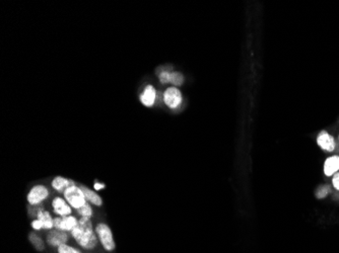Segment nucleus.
<instances>
[{
	"label": "nucleus",
	"instance_id": "f03ea898",
	"mask_svg": "<svg viewBox=\"0 0 339 253\" xmlns=\"http://www.w3.org/2000/svg\"><path fill=\"white\" fill-rule=\"evenodd\" d=\"M96 234L99 238L100 243L106 251H113L116 248L114 235L111 228L106 223H99L96 226Z\"/></svg>",
	"mask_w": 339,
	"mask_h": 253
},
{
	"label": "nucleus",
	"instance_id": "f257e3e1",
	"mask_svg": "<svg viewBox=\"0 0 339 253\" xmlns=\"http://www.w3.org/2000/svg\"><path fill=\"white\" fill-rule=\"evenodd\" d=\"M71 235L76 243L86 250L95 249L99 242L91 218H80L76 227L71 231Z\"/></svg>",
	"mask_w": 339,
	"mask_h": 253
},
{
	"label": "nucleus",
	"instance_id": "4468645a",
	"mask_svg": "<svg viewBox=\"0 0 339 253\" xmlns=\"http://www.w3.org/2000/svg\"><path fill=\"white\" fill-rule=\"evenodd\" d=\"M37 219L41 222L43 229L45 230H51L54 228V219L52 218L51 214L46 211V210H42L38 216Z\"/></svg>",
	"mask_w": 339,
	"mask_h": 253
},
{
	"label": "nucleus",
	"instance_id": "aec40b11",
	"mask_svg": "<svg viewBox=\"0 0 339 253\" xmlns=\"http://www.w3.org/2000/svg\"><path fill=\"white\" fill-rule=\"evenodd\" d=\"M169 77H171V72H169L167 69L162 70V71L158 74L159 81H160L162 84H166V83H168V82H169Z\"/></svg>",
	"mask_w": 339,
	"mask_h": 253
},
{
	"label": "nucleus",
	"instance_id": "f3484780",
	"mask_svg": "<svg viewBox=\"0 0 339 253\" xmlns=\"http://www.w3.org/2000/svg\"><path fill=\"white\" fill-rule=\"evenodd\" d=\"M184 82V76L180 72H171V77H169V83L174 84L175 86H180Z\"/></svg>",
	"mask_w": 339,
	"mask_h": 253
},
{
	"label": "nucleus",
	"instance_id": "dca6fc26",
	"mask_svg": "<svg viewBox=\"0 0 339 253\" xmlns=\"http://www.w3.org/2000/svg\"><path fill=\"white\" fill-rule=\"evenodd\" d=\"M75 211L80 216V218H92L93 216V209L89 201L84 206H82L80 209L75 210Z\"/></svg>",
	"mask_w": 339,
	"mask_h": 253
},
{
	"label": "nucleus",
	"instance_id": "423d86ee",
	"mask_svg": "<svg viewBox=\"0 0 339 253\" xmlns=\"http://www.w3.org/2000/svg\"><path fill=\"white\" fill-rule=\"evenodd\" d=\"M46 240H47L48 245L58 248L59 246L67 243L68 235L64 231H60L58 229L53 228V229L49 230Z\"/></svg>",
	"mask_w": 339,
	"mask_h": 253
},
{
	"label": "nucleus",
	"instance_id": "2eb2a0df",
	"mask_svg": "<svg viewBox=\"0 0 339 253\" xmlns=\"http://www.w3.org/2000/svg\"><path fill=\"white\" fill-rule=\"evenodd\" d=\"M29 241L32 243V245L35 247L37 251H44L45 250V242L42 240L40 236H38L35 232L29 233Z\"/></svg>",
	"mask_w": 339,
	"mask_h": 253
},
{
	"label": "nucleus",
	"instance_id": "9b49d317",
	"mask_svg": "<svg viewBox=\"0 0 339 253\" xmlns=\"http://www.w3.org/2000/svg\"><path fill=\"white\" fill-rule=\"evenodd\" d=\"M155 98H156V90L152 85H147L144 90L142 91V93L139 96V99L141 102V104L147 108H150L154 105L155 103Z\"/></svg>",
	"mask_w": 339,
	"mask_h": 253
},
{
	"label": "nucleus",
	"instance_id": "4be33fe9",
	"mask_svg": "<svg viewBox=\"0 0 339 253\" xmlns=\"http://www.w3.org/2000/svg\"><path fill=\"white\" fill-rule=\"evenodd\" d=\"M332 185L339 192V171L332 176Z\"/></svg>",
	"mask_w": 339,
	"mask_h": 253
},
{
	"label": "nucleus",
	"instance_id": "0eeeda50",
	"mask_svg": "<svg viewBox=\"0 0 339 253\" xmlns=\"http://www.w3.org/2000/svg\"><path fill=\"white\" fill-rule=\"evenodd\" d=\"M78 220L74 216L56 217L54 219V228L64 232H71L77 225Z\"/></svg>",
	"mask_w": 339,
	"mask_h": 253
},
{
	"label": "nucleus",
	"instance_id": "9d476101",
	"mask_svg": "<svg viewBox=\"0 0 339 253\" xmlns=\"http://www.w3.org/2000/svg\"><path fill=\"white\" fill-rule=\"evenodd\" d=\"M339 171V156L333 155L328 157L323 165V172L326 176L331 177Z\"/></svg>",
	"mask_w": 339,
	"mask_h": 253
},
{
	"label": "nucleus",
	"instance_id": "f8f14e48",
	"mask_svg": "<svg viewBox=\"0 0 339 253\" xmlns=\"http://www.w3.org/2000/svg\"><path fill=\"white\" fill-rule=\"evenodd\" d=\"M53 189H55L56 191L63 193L68 187L75 185V182L72 179H68L66 177L63 176H56L51 183Z\"/></svg>",
	"mask_w": 339,
	"mask_h": 253
},
{
	"label": "nucleus",
	"instance_id": "393cba45",
	"mask_svg": "<svg viewBox=\"0 0 339 253\" xmlns=\"http://www.w3.org/2000/svg\"><path fill=\"white\" fill-rule=\"evenodd\" d=\"M338 141H339V136H338Z\"/></svg>",
	"mask_w": 339,
	"mask_h": 253
},
{
	"label": "nucleus",
	"instance_id": "b1692460",
	"mask_svg": "<svg viewBox=\"0 0 339 253\" xmlns=\"http://www.w3.org/2000/svg\"><path fill=\"white\" fill-rule=\"evenodd\" d=\"M105 187H106V185H105L104 183L99 182V181H96L95 184H94V188L96 189V191H97V190H101V189H103V188H105Z\"/></svg>",
	"mask_w": 339,
	"mask_h": 253
},
{
	"label": "nucleus",
	"instance_id": "6e6552de",
	"mask_svg": "<svg viewBox=\"0 0 339 253\" xmlns=\"http://www.w3.org/2000/svg\"><path fill=\"white\" fill-rule=\"evenodd\" d=\"M317 144L322 150L326 152H333L336 148V142L334 137L326 131H322L319 133V135L317 136Z\"/></svg>",
	"mask_w": 339,
	"mask_h": 253
},
{
	"label": "nucleus",
	"instance_id": "39448f33",
	"mask_svg": "<svg viewBox=\"0 0 339 253\" xmlns=\"http://www.w3.org/2000/svg\"><path fill=\"white\" fill-rule=\"evenodd\" d=\"M163 102L169 109H177L182 104V93L177 87H168L163 93Z\"/></svg>",
	"mask_w": 339,
	"mask_h": 253
},
{
	"label": "nucleus",
	"instance_id": "5701e85b",
	"mask_svg": "<svg viewBox=\"0 0 339 253\" xmlns=\"http://www.w3.org/2000/svg\"><path fill=\"white\" fill-rule=\"evenodd\" d=\"M32 228H33L34 230H36V231L43 229V227H42V224H41V222H40L38 219H35V220H33V222H32Z\"/></svg>",
	"mask_w": 339,
	"mask_h": 253
},
{
	"label": "nucleus",
	"instance_id": "412c9836",
	"mask_svg": "<svg viewBox=\"0 0 339 253\" xmlns=\"http://www.w3.org/2000/svg\"><path fill=\"white\" fill-rule=\"evenodd\" d=\"M39 206H41V205H35V206L30 205V206H29V213H30L31 216H33V217H37L38 214H39L42 210H44L43 207H39Z\"/></svg>",
	"mask_w": 339,
	"mask_h": 253
},
{
	"label": "nucleus",
	"instance_id": "1a4fd4ad",
	"mask_svg": "<svg viewBox=\"0 0 339 253\" xmlns=\"http://www.w3.org/2000/svg\"><path fill=\"white\" fill-rule=\"evenodd\" d=\"M52 208L56 215L59 217H65L70 216L72 212V208L69 206V204L66 201L64 197L56 196L52 200Z\"/></svg>",
	"mask_w": 339,
	"mask_h": 253
},
{
	"label": "nucleus",
	"instance_id": "a211bd4d",
	"mask_svg": "<svg viewBox=\"0 0 339 253\" xmlns=\"http://www.w3.org/2000/svg\"><path fill=\"white\" fill-rule=\"evenodd\" d=\"M330 192H331V188H330L329 185H326V184L325 185H321L316 190V196L319 199L325 198Z\"/></svg>",
	"mask_w": 339,
	"mask_h": 253
},
{
	"label": "nucleus",
	"instance_id": "7ed1b4c3",
	"mask_svg": "<svg viewBox=\"0 0 339 253\" xmlns=\"http://www.w3.org/2000/svg\"><path fill=\"white\" fill-rule=\"evenodd\" d=\"M63 196L66 199V201L69 204V206L74 210L80 209L82 206H84L88 203L82 189L76 184L68 187L63 192Z\"/></svg>",
	"mask_w": 339,
	"mask_h": 253
},
{
	"label": "nucleus",
	"instance_id": "20e7f679",
	"mask_svg": "<svg viewBox=\"0 0 339 253\" xmlns=\"http://www.w3.org/2000/svg\"><path fill=\"white\" fill-rule=\"evenodd\" d=\"M49 196V189L42 184H38L33 186L28 195H27V200L29 205L35 206V205H41L46 198Z\"/></svg>",
	"mask_w": 339,
	"mask_h": 253
},
{
	"label": "nucleus",
	"instance_id": "6ab92c4d",
	"mask_svg": "<svg viewBox=\"0 0 339 253\" xmlns=\"http://www.w3.org/2000/svg\"><path fill=\"white\" fill-rule=\"evenodd\" d=\"M58 253H81L79 250L76 248L68 245V244H63L57 248Z\"/></svg>",
	"mask_w": 339,
	"mask_h": 253
},
{
	"label": "nucleus",
	"instance_id": "ddd939ff",
	"mask_svg": "<svg viewBox=\"0 0 339 253\" xmlns=\"http://www.w3.org/2000/svg\"><path fill=\"white\" fill-rule=\"evenodd\" d=\"M79 187L82 189L86 195V198L90 204H93L94 206H97V207H101L103 205V199L96 190H93L90 187L84 186V185H79Z\"/></svg>",
	"mask_w": 339,
	"mask_h": 253
}]
</instances>
